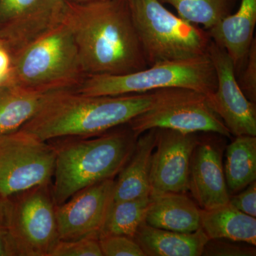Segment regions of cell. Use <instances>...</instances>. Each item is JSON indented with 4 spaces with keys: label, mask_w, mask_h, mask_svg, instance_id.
<instances>
[{
    "label": "cell",
    "mask_w": 256,
    "mask_h": 256,
    "mask_svg": "<svg viewBox=\"0 0 256 256\" xmlns=\"http://www.w3.org/2000/svg\"><path fill=\"white\" fill-rule=\"evenodd\" d=\"M65 2L63 22L86 76L124 75L148 66L127 0Z\"/></svg>",
    "instance_id": "6da1fadb"
},
{
    "label": "cell",
    "mask_w": 256,
    "mask_h": 256,
    "mask_svg": "<svg viewBox=\"0 0 256 256\" xmlns=\"http://www.w3.org/2000/svg\"><path fill=\"white\" fill-rule=\"evenodd\" d=\"M153 92L116 96L82 95L74 89L52 92L20 130L50 142L96 137L128 124L150 107Z\"/></svg>",
    "instance_id": "7a4b0ae2"
},
{
    "label": "cell",
    "mask_w": 256,
    "mask_h": 256,
    "mask_svg": "<svg viewBox=\"0 0 256 256\" xmlns=\"http://www.w3.org/2000/svg\"><path fill=\"white\" fill-rule=\"evenodd\" d=\"M138 138L128 127L96 138L50 141L56 153L52 182L56 205L60 206L82 188L114 178L132 156Z\"/></svg>",
    "instance_id": "3957f363"
},
{
    "label": "cell",
    "mask_w": 256,
    "mask_h": 256,
    "mask_svg": "<svg viewBox=\"0 0 256 256\" xmlns=\"http://www.w3.org/2000/svg\"><path fill=\"white\" fill-rule=\"evenodd\" d=\"M12 82L34 92L76 89L86 77L64 22L12 55Z\"/></svg>",
    "instance_id": "277c9868"
},
{
    "label": "cell",
    "mask_w": 256,
    "mask_h": 256,
    "mask_svg": "<svg viewBox=\"0 0 256 256\" xmlns=\"http://www.w3.org/2000/svg\"><path fill=\"white\" fill-rule=\"evenodd\" d=\"M127 2L148 66L208 54L207 30L172 14L158 0Z\"/></svg>",
    "instance_id": "5b68a950"
},
{
    "label": "cell",
    "mask_w": 256,
    "mask_h": 256,
    "mask_svg": "<svg viewBox=\"0 0 256 256\" xmlns=\"http://www.w3.org/2000/svg\"><path fill=\"white\" fill-rule=\"evenodd\" d=\"M216 86L214 67L207 54L191 60L160 62L124 75L88 76L74 90L86 96H116L180 87L210 96Z\"/></svg>",
    "instance_id": "8992f818"
},
{
    "label": "cell",
    "mask_w": 256,
    "mask_h": 256,
    "mask_svg": "<svg viewBox=\"0 0 256 256\" xmlns=\"http://www.w3.org/2000/svg\"><path fill=\"white\" fill-rule=\"evenodd\" d=\"M152 92L154 99L150 107L128 124L136 137L156 128L186 133H217L227 138L232 136L205 94L180 87Z\"/></svg>",
    "instance_id": "52a82bcc"
},
{
    "label": "cell",
    "mask_w": 256,
    "mask_h": 256,
    "mask_svg": "<svg viewBox=\"0 0 256 256\" xmlns=\"http://www.w3.org/2000/svg\"><path fill=\"white\" fill-rule=\"evenodd\" d=\"M52 183L6 201L5 227L18 256H50L60 242Z\"/></svg>",
    "instance_id": "ba28073f"
},
{
    "label": "cell",
    "mask_w": 256,
    "mask_h": 256,
    "mask_svg": "<svg viewBox=\"0 0 256 256\" xmlns=\"http://www.w3.org/2000/svg\"><path fill=\"white\" fill-rule=\"evenodd\" d=\"M56 154L52 142L20 130L0 136V198L52 183Z\"/></svg>",
    "instance_id": "9c48e42d"
},
{
    "label": "cell",
    "mask_w": 256,
    "mask_h": 256,
    "mask_svg": "<svg viewBox=\"0 0 256 256\" xmlns=\"http://www.w3.org/2000/svg\"><path fill=\"white\" fill-rule=\"evenodd\" d=\"M65 0H0V42L12 56L63 23Z\"/></svg>",
    "instance_id": "30bf717a"
},
{
    "label": "cell",
    "mask_w": 256,
    "mask_h": 256,
    "mask_svg": "<svg viewBox=\"0 0 256 256\" xmlns=\"http://www.w3.org/2000/svg\"><path fill=\"white\" fill-rule=\"evenodd\" d=\"M208 55L217 80L215 92L206 96L210 106L230 134L256 136V104L247 98L239 86L233 60L224 48L212 40Z\"/></svg>",
    "instance_id": "8fae6325"
},
{
    "label": "cell",
    "mask_w": 256,
    "mask_h": 256,
    "mask_svg": "<svg viewBox=\"0 0 256 256\" xmlns=\"http://www.w3.org/2000/svg\"><path fill=\"white\" fill-rule=\"evenodd\" d=\"M196 134L166 128L156 129L150 196L188 191L190 162L194 150L200 142Z\"/></svg>",
    "instance_id": "7c38bea8"
},
{
    "label": "cell",
    "mask_w": 256,
    "mask_h": 256,
    "mask_svg": "<svg viewBox=\"0 0 256 256\" xmlns=\"http://www.w3.org/2000/svg\"><path fill=\"white\" fill-rule=\"evenodd\" d=\"M116 180L108 178L82 188L56 206L60 240H98L111 204Z\"/></svg>",
    "instance_id": "4fadbf2b"
},
{
    "label": "cell",
    "mask_w": 256,
    "mask_h": 256,
    "mask_svg": "<svg viewBox=\"0 0 256 256\" xmlns=\"http://www.w3.org/2000/svg\"><path fill=\"white\" fill-rule=\"evenodd\" d=\"M188 190L201 210H212L229 203L222 152L208 142H198L192 154Z\"/></svg>",
    "instance_id": "5bb4252c"
},
{
    "label": "cell",
    "mask_w": 256,
    "mask_h": 256,
    "mask_svg": "<svg viewBox=\"0 0 256 256\" xmlns=\"http://www.w3.org/2000/svg\"><path fill=\"white\" fill-rule=\"evenodd\" d=\"M256 24V0H240L238 11L227 15L214 26L207 30L210 38L228 53L236 72L246 60L254 42Z\"/></svg>",
    "instance_id": "9a60e30c"
},
{
    "label": "cell",
    "mask_w": 256,
    "mask_h": 256,
    "mask_svg": "<svg viewBox=\"0 0 256 256\" xmlns=\"http://www.w3.org/2000/svg\"><path fill=\"white\" fill-rule=\"evenodd\" d=\"M200 212L185 193H165L150 197L144 222L154 228L192 233L201 228Z\"/></svg>",
    "instance_id": "2e32d148"
},
{
    "label": "cell",
    "mask_w": 256,
    "mask_h": 256,
    "mask_svg": "<svg viewBox=\"0 0 256 256\" xmlns=\"http://www.w3.org/2000/svg\"><path fill=\"white\" fill-rule=\"evenodd\" d=\"M156 148V129L140 136L127 164L118 174L114 186V202L150 196L152 158Z\"/></svg>",
    "instance_id": "e0dca14e"
},
{
    "label": "cell",
    "mask_w": 256,
    "mask_h": 256,
    "mask_svg": "<svg viewBox=\"0 0 256 256\" xmlns=\"http://www.w3.org/2000/svg\"><path fill=\"white\" fill-rule=\"evenodd\" d=\"M146 256H200L210 238L202 228L180 233L154 228L144 222L133 236Z\"/></svg>",
    "instance_id": "ac0fdd59"
},
{
    "label": "cell",
    "mask_w": 256,
    "mask_h": 256,
    "mask_svg": "<svg viewBox=\"0 0 256 256\" xmlns=\"http://www.w3.org/2000/svg\"><path fill=\"white\" fill-rule=\"evenodd\" d=\"M200 224L210 239H226L256 246V217L229 203L212 210H201Z\"/></svg>",
    "instance_id": "d6986e66"
},
{
    "label": "cell",
    "mask_w": 256,
    "mask_h": 256,
    "mask_svg": "<svg viewBox=\"0 0 256 256\" xmlns=\"http://www.w3.org/2000/svg\"><path fill=\"white\" fill-rule=\"evenodd\" d=\"M53 92H34L13 82L0 86V136L20 130Z\"/></svg>",
    "instance_id": "ffe728a7"
},
{
    "label": "cell",
    "mask_w": 256,
    "mask_h": 256,
    "mask_svg": "<svg viewBox=\"0 0 256 256\" xmlns=\"http://www.w3.org/2000/svg\"><path fill=\"white\" fill-rule=\"evenodd\" d=\"M228 192L236 193L256 180V137L237 136L227 148L224 169Z\"/></svg>",
    "instance_id": "44dd1931"
},
{
    "label": "cell",
    "mask_w": 256,
    "mask_h": 256,
    "mask_svg": "<svg viewBox=\"0 0 256 256\" xmlns=\"http://www.w3.org/2000/svg\"><path fill=\"white\" fill-rule=\"evenodd\" d=\"M150 202V196L124 201L112 202L100 237L120 235L133 238L138 227L144 222Z\"/></svg>",
    "instance_id": "7402d4cb"
},
{
    "label": "cell",
    "mask_w": 256,
    "mask_h": 256,
    "mask_svg": "<svg viewBox=\"0 0 256 256\" xmlns=\"http://www.w3.org/2000/svg\"><path fill=\"white\" fill-rule=\"evenodd\" d=\"M169 4L178 16L194 24H201L210 30L227 15L230 14L234 0H158Z\"/></svg>",
    "instance_id": "603a6c76"
},
{
    "label": "cell",
    "mask_w": 256,
    "mask_h": 256,
    "mask_svg": "<svg viewBox=\"0 0 256 256\" xmlns=\"http://www.w3.org/2000/svg\"><path fill=\"white\" fill-rule=\"evenodd\" d=\"M102 256H144L142 248L130 237L120 235H108L98 239Z\"/></svg>",
    "instance_id": "cb8c5ba5"
},
{
    "label": "cell",
    "mask_w": 256,
    "mask_h": 256,
    "mask_svg": "<svg viewBox=\"0 0 256 256\" xmlns=\"http://www.w3.org/2000/svg\"><path fill=\"white\" fill-rule=\"evenodd\" d=\"M50 256H102L98 240L84 238L60 240Z\"/></svg>",
    "instance_id": "d4e9b609"
},
{
    "label": "cell",
    "mask_w": 256,
    "mask_h": 256,
    "mask_svg": "<svg viewBox=\"0 0 256 256\" xmlns=\"http://www.w3.org/2000/svg\"><path fill=\"white\" fill-rule=\"evenodd\" d=\"M238 82L249 100L256 102V40L250 45Z\"/></svg>",
    "instance_id": "484cf974"
},
{
    "label": "cell",
    "mask_w": 256,
    "mask_h": 256,
    "mask_svg": "<svg viewBox=\"0 0 256 256\" xmlns=\"http://www.w3.org/2000/svg\"><path fill=\"white\" fill-rule=\"evenodd\" d=\"M255 246L238 245L236 242H227L226 239H210L204 248L202 256H255Z\"/></svg>",
    "instance_id": "4316f807"
},
{
    "label": "cell",
    "mask_w": 256,
    "mask_h": 256,
    "mask_svg": "<svg viewBox=\"0 0 256 256\" xmlns=\"http://www.w3.org/2000/svg\"><path fill=\"white\" fill-rule=\"evenodd\" d=\"M238 194L230 196L229 204L237 210L252 217L256 216V182L246 186Z\"/></svg>",
    "instance_id": "83f0119b"
},
{
    "label": "cell",
    "mask_w": 256,
    "mask_h": 256,
    "mask_svg": "<svg viewBox=\"0 0 256 256\" xmlns=\"http://www.w3.org/2000/svg\"><path fill=\"white\" fill-rule=\"evenodd\" d=\"M0 256H18L5 226H0Z\"/></svg>",
    "instance_id": "f1b7e54d"
},
{
    "label": "cell",
    "mask_w": 256,
    "mask_h": 256,
    "mask_svg": "<svg viewBox=\"0 0 256 256\" xmlns=\"http://www.w3.org/2000/svg\"><path fill=\"white\" fill-rule=\"evenodd\" d=\"M6 201L8 200H4L0 198V226H5Z\"/></svg>",
    "instance_id": "f546056e"
},
{
    "label": "cell",
    "mask_w": 256,
    "mask_h": 256,
    "mask_svg": "<svg viewBox=\"0 0 256 256\" xmlns=\"http://www.w3.org/2000/svg\"><path fill=\"white\" fill-rule=\"evenodd\" d=\"M66 1L73 2H89L106 1V0H66Z\"/></svg>",
    "instance_id": "4dcf8cb0"
}]
</instances>
